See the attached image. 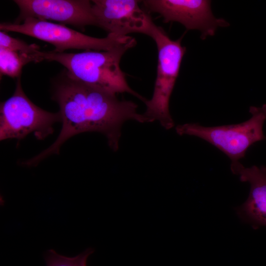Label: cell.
<instances>
[{
	"instance_id": "obj_1",
	"label": "cell",
	"mask_w": 266,
	"mask_h": 266,
	"mask_svg": "<svg viewBox=\"0 0 266 266\" xmlns=\"http://www.w3.org/2000/svg\"><path fill=\"white\" fill-rule=\"evenodd\" d=\"M52 98L58 104L62 127L55 142L37 156L24 161L27 166H36L53 154H58L69 138L85 132H97L106 138L114 152L119 149L123 124L129 120L148 122L131 100H120L116 94L81 82L65 69L54 82Z\"/></svg>"
},
{
	"instance_id": "obj_2",
	"label": "cell",
	"mask_w": 266,
	"mask_h": 266,
	"mask_svg": "<svg viewBox=\"0 0 266 266\" xmlns=\"http://www.w3.org/2000/svg\"><path fill=\"white\" fill-rule=\"evenodd\" d=\"M136 44V40L132 37L106 51L79 53L38 51L35 56L37 62L46 60L59 63L70 76L81 82L115 94L127 93L144 102L146 99L130 87L120 66L123 55Z\"/></svg>"
},
{
	"instance_id": "obj_3",
	"label": "cell",
	"mask_w": 266,
	"mask_h": 266,
	"mask_svg": "<svg viewBox=\"0 0 266 266\" xmlns=\"http://www.w3.org/2000/svg\"><path fill=\"white\" fill-rule=\"evenodd\" d=\"M147 35L156 43L158 62L153 93L150 99L144 101L146 110L143 115L148 122L158 121L164 129L169 130L174 126L169 112V100L186 48L181 45V38L171 39L164 30L154 22Z\"/></svg>"
},
{
	"instance_id": "obj_4",
	"label": "cell",
	"mask_w": 266,
	"mask_h": 266,
	"mask_svg": "<svg viewBox=\"0 0 266 266\" xmlns=\"http://www.w3.org/2000/svg\"><path fill=\"white\" fill-rule=\"evenodd\" d=\"M249 119L236 124L204 127L198 123H185L175 128L179 135L200 138L225 153L231 162L239 161L254 143L266 139L263 126L266 121V104L261 107L251 106Z\"/></svg>"
},
{
	"instance_id": "obj_5",
	"label": "cell",
	"mask_w": 266,
	"mask_h": 266,
	"mask_svg": "<svg viewBox=\"0 0 266 266\" xmlns=\"http://www.w3.org/2000/svg\"><path fill=\"white\" fill-rule=\"evenodd\" d=\"M61 122L59 112L47 111L34 104L25 94L21 76L17 78L13 95L0 103V140H18L33 133L44 140L54 132V125Z\"/></svg>"
},
{
	"instance_id": "obj_6",
	"label": "cell",
	"mask_w": 266,
	"mask_h": 266,
	"mask_svg": "<svg viewBox=\"0 0 266 266\" xmlns=\"http://www.w3.org/2000/svg\"><path fill=\"white\" fill-rule=\"evenodd\" d=\"M0 31L17 32L27 35L53 45V50L63 53L68 49L85 51H106L126 42L132 37L108 34L106 37L90 36L62 24L46 20L28 18L20 24L1 23Z\"/></svg>"
},
{
	"instance_id": "obj_7",
	"label": "cell",
	"mask_w": 266,
	"mask_h": 266,
	"mask_svg": "<svg viewBox=\"0 0 266 266\" xmlns=\"http://www.w3.org/2000/svg\"><path fill=\"white\" fill-rule=\"evenodd\" d=\"M142 3L149 11L159 14L164 22H177L188 30H196L205 39L213 35L219 27L229 26L223 18L213 15L210 0H145Z\"/></svg>"
},
{
	"instance_id": "obj_8",
	"label": "cell",
	"mask_w": 266,
	"mask_h": 266,
	"mask_svg": "<svg viewBox=\"0 0 266 266\" xmlns=\"http://www.w3.org/2000/svg\"><path fill=\"white\" fill-rule=\"evenodd\" d=\"M92 10L99 27L119 36L131 33L147 35L153 23L136 0H93Z\"/></svg>"
},
{
	"instance_id": "obj_9",
	"label": "cell",
	"mask_w": 266,
	"mask_h": 266,
	"mask_svg": "<svg viewBox=\"0 0 266 266\" xmlns=\"http://www.w3.org/2000/svg\"><path fill=\"white\" fill-rule=\"evenodd\" d=\"M20 14L14 22L20 24L28 18L52 20L64 24L84 28L97 26L88 0H15Z\"/></svg>"
},
{
	"instance_id": "obj_10",
	"label": "cell",
	"mask_w": 266,
	"mask_h": 266,
	"mask_svg": "<svg viewBox=\"0 0 266 266\" xmlns=\"http://www.w3.org/2000/svg\"><path fill=\"white\" fill-rule=\"evenodd\" d=\"M232 173L250 185L248 197L237 209L239 216L254 229L266 226V166L245 167L239 161L231 162Z\"/></svg>"
},
{
	"instance_id": "obj_11",
	"label": "cell",
	"mask_w": 266,
	"mask_h": 266,
	"mask_svg": "<svg viewBox=\"0 0 266 266\" xmlns=\"http://www.w3.org/2000/svg\"><path fill=\"white\" fill-rule=\"evenodd\" d=\"M35 53L22 54L0 48V76L17 78L20 77L25 65L32 62L36 63Z\"/></svg>"
},
{
	"instance_id": "obj_12",
	"label": "cell",
	"mask_w": 266,
	"mask_h": 266,
	"mask_svg": "<svg viewBox=\"0 0 266 266\" xmlns=\"http://www.w3.org/2000/svg\"><path fill=\"white\" fill-rule=\"evenodd\" d=\"M94 252L93 248H88L76 256L68 257L50 249L45 254V261L46 266H88L87 259Z\"/></svg>"
},
{
	"instance_id": "obj_13",
	"label": "cell",
	"mask_w": 266,
	"mask_h": 266,
	"mask_svg": "<svg viewBox=\"0 0 266 266\" xmlns=\"http://www.w3.org/2000/svg\"><path fill=\"white\" fill-rule=\"evenodd\" d=\"M0 48L22 54H32L40 51L35 44H29L24 41L9 35L6 32H0Z\"/></svg>"
}]
</instances>
